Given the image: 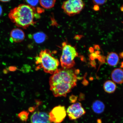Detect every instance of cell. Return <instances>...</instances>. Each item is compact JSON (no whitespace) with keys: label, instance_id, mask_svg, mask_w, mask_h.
<instances>
[{"label":"cell","instance_id":"6da1fadb","mask_svg":"<svg viewBox=\"0 0 123 123\" xmlns=\"http://www.w3.org/2000/svg\"><path fill=\"white\" fill-rule=\"evenodd\" d=\"M79 70L72 68L58 69L51 76L50 90L55 97H66L76 86Z\"/></svg>","mask_w":123,"mask_h":123},{"label":"cell","instance_id":"7a4b0ae2","mask_svg":"<svg viewBox=\"0 0 123 123\" xmlns=\"http://www.w3.org/2000/svg\"><path fill=\"white\" fill-rule=\"evenodd\" d=\"M34 7L24 4L19 5L11 10L9 18L17 26L26 29L35 24V18H39Z\"/></svg>","mask_w":123,"mask_h":123},{"label":"cell","instance_id":"3957f363","mask_svg":"<svg viewBox=\"0 0 123 123\" xmlns=\"http://www.w3.org/2000/svg\"><path fill=\"white\" fill-rule=\"evenodd\" d=\"M35 60L37 65L36 70L43 69L45 73L51 74L57 70L60 64L58 60L52 56L50 50L48 49L41 50Z\"/></svg>","mask_w":123,"mask_h":123},{"label":"cell","instance_id":"277c9868","mask_svg":"<svg viewBox=\"0 0 123 123\" xmlns=\"http://www.w3.org/2000/svg\"><path fill=\"white\" fill-rule=\"evenodd\" d=\"M62 53L60 58L61 65L63 68L70 69L75 65L74 58L78 56V54L75 48L67 42L62 44Z\"/></svg>","mask_w":123,"mask_h":123},{"label":"cell","instance_id":"5b68a950","mask_svg":"<svg viewBox=\"0 0 123 123\" xmlns=\"http://www.w3.org/2000/svg\"><path fill=\"white\" fill-rule=\"evenodd\" d=\"M85 5L84 1L81 0H70L64 1L62 8L66 14L72 16L80 13Z\"/></svg>","mask_w":123,"mask_h":123},{"label":"cell","instance_id":"8992f818","mask_svg":"<svg viewBox=\"0 0 123 123\" xmlns=\"http://www.w3.org/2000/svg\"><path fill=\"white\" fill-rule=\"evenodd\" d=\"M49 115L51 123H61L65 119L67 112L65 107L60 105L54 108Z\"/></svg>","mask_w":123,"mask_h":123},{"label":"cell","instance_id":"52a82bcc","mask_svg":"<svg viewBox=\"0 0 123 123\" xmlns=\"http://www.w3.org/2000/svg\"><path fill=\"white\" fill-rule=\"evenodd\" d=\"M86 111L80 103L77 102L72 105L68 108L67 113L71 120H76L85 114Z\"/></svg>","mask_w":123,"mask_h":123},{"label":"cell","instance_id":"ba28073f","mask_svg":"<svg viewBox=\"0 0 123 123\" xmlns=\"http://www.w3.org/2000/svg\"><path fill=\"white\" fill-rule=\"evenodd\" d=\"M31 123H51L49 119V115L45 112L36 111L31 117Z\"/></svg>","mask_w":123,"mask_h":123},{"label":"cell","instance_id":"9c48e42d","mask_svg":"<svg viewBox=\"0 0 123 123\" xmlns=\"http://www.w3.org/2000/svg\"><path fill=\"white\" fill-rule=\"evenodd\" d=\"M25 37V34L24 31L20 29H14L11 32L10 40L12 42H21L24 40Z\"/></svg>","mask_w":123,"mask_h":123},{"label":"cell","instance_id":"30bf717a","mask_svg":"<svg viewBox=\"0 0 123 123\" xmlns=\"http://www.w3.org/2000/svg\"><path fill=\"white\" fill-rule=\"evenodd\" d=\"M111 79L113 81L118 84L123 83V70L120 68L114 69L111 74Z\"/></svg>","mask_w":123,"mask_h":123},{"label":"cell","instance_id":"8fae6325","mask_svg":"<svg viewBox=\"0 0 123 123\" xmlns=\"http://www.w3.org/2000/svg\"><path fill=\"white\" fill-rule=\"evenodd\" d=\"M106 59L107 63L111 66L117 65L119 60V57L117 54L113 52L108 54Z\"/></svg>","mask_w":123,"mask_h":123},{"label":"cell","instance_id":"7c38bea8","mask_svg":"<svg viewBox=\"0 0 123 123\" xmlns=\"http://www.w3.org/2000/svg\"><path fill=\"white\" fill-rule=\"evenodd\" d=\"M92 108L95 113L100 114L104 111L105 109V105L102 101L99 100H97L92 104Z\"/></svg>","mask_w":123,"mask_h":123},{"label":"cell","instance_id":"4fadbf2b","mask_svg":"<svg viewBox=\"0 0 123 123\" xmlns=\"http://www.w3.org/2000/svg\"><path fill=\"white\" fill-rule=\"evenodd\" d=\"M105 91L109 93H114L116 90L117 86L115 83L111 80L106 81L104 84Z\"/></svg>","mask_w":123,"mask_h":123},{"label":"cell","instance_id":"5bb4252c","mask_svg":"<svg viewBox=\"0 0 123 123\" xmlns=\"http://www.w3.org/2000/svg\"><path fill=\"white\" fill-rule=\"evenodd\" d=\"M33 38L35 42L37 43H41L45 41L47 36L45 33L39 32L34 34L33 35Z\"/></svg>","mask_w":123,"mask_h":123},{"label":"cell","instance_id":"9a60e30c","mask_svg":"<svg viewBox=\"0 0 123 123\" xmlns=\"http://www.w3.org/2000/svg\"><path fill=\"white\" fill-rule=\"evenodd\" d=\"M56 0H40V4L43 7L46 9L52 8L54 6Z\"/></svg>","mask_w":123,"mask_h":123},{"label":"cell","instance_id":"2e32d148","mask_svg":"<svg viewBox=\"0 0 123 123\" xmlns=\"http://www.w3.org/2000/svg\"><path fill=\"white\" fill-rule=\"evenodd\" d=\"M29 113L26 111H23L18 114V117L22 122H26L28 118Z\"/></svg>","mask_w":123,"mask_h":123},{"label":"cell","instance_id":"e0dca14e","mask_svg":"<svg viewBox=\"0 0 123 123\" xmlns=\"http://www.w3.org/2000/svg\"><path fill=\"white\" fill-rule=\"evenodd\" d=\"M25 1L30 5H29L33 7L36 6L38 4V2H39L38 0H26Z\"/></svg>","mask_w":123,"mask_h":123},{"label":"cell","instance_id":"ac0fdd59","mask_svg":"<svg viewBox=\"0 0 123 123\" xmlns=\"http://www.w3.org/2000/svg\"><path fill=\"white\" fill-rule=\"evenodd\" d=\"M107 0H93L94 4L96 5H101L104 4L107 2Z\"/></svg>","mask_w":123,"mask_h":123},{"label":"cell","instance_id":"d6986e66","mask_svg":"<svg viewBox=\"0 0 123 123\" xmlns=\"http://www.w3.org/2000/svg\"><path fill=\"white\" fill-rule=\"evenodd\" d=\"M98 55H96L94 52V53L91 54L89 55V57H90V59L92 61L94 60L95 59L98 58Z\"/></svg>","mask_w":123,"mask_h":123},{"label":"cell","instance_id":"ffe728a7","mask_svg":"<svg viewBox=\"0 0 123 123\" xmlns=\"http://www.w3.org/2000/svg\"><path fill=\"white\" fill-rule=\"evenodd\" d=\"M69 99H70L71 102L72 103H74L76 102L77 99V97L76 96L72 95L70 97Z\"/></svg>","mask_w":123,"mask_h":123},{"label":"cell","instance_id":"44dd1931","mask_svg":"<svg viewBox=\"0 0 123 123\" xmlns=\"http://www.w3.org/2000/svg\"><path fill=\"white\" fill-rule=\"evenodd\" d=\"M17 69L16 67L15 66H10L9 67L8 70L10 71L11 72H14L16 71Z\"/></svg>","mask_w":123,"mask_h":123},{"label":"cell","instance_id":"7402d4cb","mask_svg":"<svg viewBox=\"0 0 123 123\" xmlns=\"http://www.w3.org/2000/svg\"><path fill=\"white\" fill-rule=\"evenodd\" d=\"M84 37L82 35H77L75 36L74 38L75 39L77 40H80L81 38Z\"/></svg>","mask_w":123,"mask_h":123},{"label":"cell","instance_id":"603a6c76","mask_svg":"<svg viewBox=\"0 0 123 123\" xmlns=\"http://www.w3.org/2000/svg\"><path fill=\"white\" fill-rule=\"evenodd\" d=\"M93 48L94 49L97 51H99L100 50V48L98 44H95L94 45Z\"/></svg>","mask_w":123,"mask_h":123},{"label":"cell","instance_id":"cb8c5ba5","mask_svg":"<svg viewBox=\"0 0 123 123\" xmlns=\"http://www.w3.org/2000/svg\"><path fill=\"white\" fill-rule=\"evenodd\" d=\"M93 10L95 11H98L99 10V6L95 5L93 7Z\"/></svg>","mask_w":123,"mask_h":123},{"label":"cell","instance_id":"d4e9b609","mask_svg":"<svg viewBox=\"0 0 123 123\" xmlns=\"http://www.w3.org/2000/svg\"><path fill=\"white\" fill-rule=\"evenodd\" d=\"M90 64L92 66L95 67L96 66V63L94 60L92 61H91Z\"/></svg>","mask_w":123,"mask_h":123},{"label":"cell","instance_id":"484cf974","mask_svg":"<svg viewBox=\"0 0 123 123\" xmlns=\"http://www.w3.org/2000/svg\"><path fill=\"white\" fill-rule=\"evenodd\" d=\"M35 109V107H31L29 108V111L30 112H33L34 111Z\"/></svg>","mask_w":123,"mask_h":123},{"label":"cell","instance_id":"4316f807","mask_svg":"<svg viewBox=\"0 0 123 123\" xmlns=\"http://www.w3.org/2000/svg\"><path fill=\"white\" fill-rule=\"evenodd\" d=\"M89 51L91 53H93L94 52V49L93 47H90L89 48Z\"/></svg>","mask_w":123,"mask_h":123},{"label":"cell","instance_id":"83f0119b","mask_svg":"<svg viewBox=\"0 0 123 123\" xmlns=\"http://www.w3.org/2000/svg\"><path fill=\"white\" fill-rule=\"evenodd\" d=\"M2 9L1 6L0 5V16L2 15Z\"/></svg>","mask_w":123,"mask_h":123},{"label":"cell","instance_id":"f1b7e54d","mask_svg":"<svg viewBox=\"0 0 123 123\" xmlns=\"http://www.w3.org/2000/svg\"><path fill=\"white\" fill-rule=\"evenodd\" d=\"M119 56L120 58H123V52L120 53Z\"/></svg>","mask_w":123,"mask_h":123},{"label":"cell","instance_id":"f546056e","mask_svg":"<svg viewBox=\"0 0 123 123\" xmlns=\"http://www.w3.org/2000/svg\"><path fill=\"white\" fill-rule=\"evenodd\" d=\"M0 1L3 2H6L10 1V0H0Z\"/></svg>","mask_w":123,"mask_h":123},{"label":"cell","instance_id":"4dcf8cb0","mask_svg":"<svg viewBox=\"0 0 123 123\" xmlns=\"http://www.w3.org/2000/svg\"><path fill=\"white\" fill-rule=\"evenodd\" d=\"M95 53L96 54V55H100V52L99 51L97 50L95 52Z\"/></svg>","mask_w":123,"mask_h":123},{"label":"cell","instance_id":"1f68e13d","mask_svg":"<svg viewBox=\"0 0 123 123\" xmlns=\"http://www.w3.org/2000/svg\"><path fill=\"white\" fill-rule=\"evenodd\" d=\"M4 73L5 74H7L8 73V72L7 70L6 69H4V70H3Z\"/></svg>","mask_w":123,"mask_h":123},{"label":"cell","instance_id":"d6a6232c","mask_svg":"<svg viewBox=\"0 0 123 123\" xmlns=\"http://www.w3.org/2000/svg\"><path fill=\"white\" fill-rule=\"evenodd\" d=\"M97 121L98 123H102V122H101L100 119H98Z\"/></svg>","mask_w":123,"mask_h":123},{"label":"cell","instance_id":"836d02e7","mask_svg":"<svg viewBox=\"0 0 123 123\" xmlns=\"http://www.w3.org/2000/svg\"><path fill=\"white\" fill-rule=\"evenodd\" d=\"M121 11L123 12V5L121 7Z\"/></svg>","mask_w":123,"mask_h":123},{"label":"cell","instance_id":"e575fe53","mask_svg":"<svg viewBox=\"0 0 123 123\" xmlns=\"http://www.w3.org/2000/svg\"><path fill=\"white\" fill-rule=\"evenodd\" d=\"M121 68H123V61L122 62H121Z\"/></svg>","mask_w":123,"mask_h":123}]
</instances>
